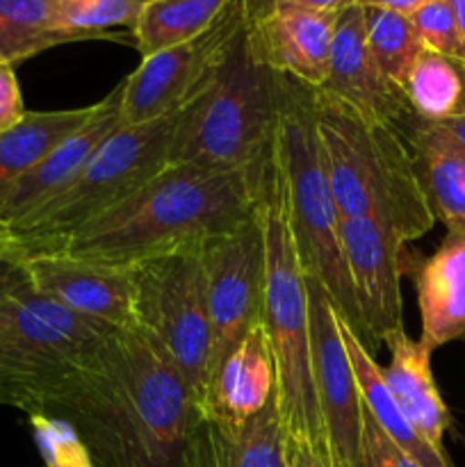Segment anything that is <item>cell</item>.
I'll return each mask as SVG.
<instances>
[{
  "label": "cell",
  "mask_w": 465,
  "mask_h": 467,
  "mask_svg": "<svg viewBox=\"0 0 465 467\" xmlns=\"http://www.w3.org/2000/svg\"><path fill=\"white\" fill-rule=\"evenodd\" d=\"M258 213L264 233V299L260 324L267 333L276 365L274 404L285 433L287 454L294 450L333 451L315 395L305 269L287 217L285 178L274 141L260 169Z\"/></svg>",
  "instance_id": "3"
},
{
  "label": "cell",
  "mask_w": 465,
  "mask_h": 467,
  "mask_svg": "<svg viewBox=\"0 0 465 467\" xmlns=\"http://www.w3.org/2000/svg\"><path fill=\"white\" fill-rule=\"evenodd\" d=\"M431 126H436L447 140H451L459 149L465 150V117L454 119V121H445V123H431Z\"/></svg>",
  "instance_id": "37"
},
{
  "label": "cell",
  "mask_w": 465,
  "mask_h": 467,
  "mask_svg": "<svg viewBox=\"0 0 465 467\" xmlns=\"http://www.w3.org/2000/svg\"><path fill=\"white\" fill-rule=\"evenodd\" d=\"M27 424L46 467H94L85 442L68 422L53 415L30 413Z\"/></svg>",
  "instance_id": "30"
},
{
  "label": "cell",
  "mask_w": 465,
  "mask_h": 467,
  "mask_svg": "<svg viewBox=\"0 0 465 467\" xmlns=\"http://www.w3.org/2000/svg\"><path fill=\"white\" fill-rule=\"evenodd\" d=\"M397 130L408 146L415 176L436 222L445 223L447 231H463L465 150L413 112L397 123Z\"/></svg>",
  "instance_id": "20"
},
{
  "label": "cell",
  "mask_w": 465,
  "mask_h": 467,
  "mask_svg": "<svg viewBox=\"0 0 465 467\" xmlns=\"http://www.w3.org/2000/svg\"><path fill=\"white\" fill-rule=\"evenodd\" d=\"M378 5H381L383 9H388V12L397 14V16H404V18H413L415 12H418L419 7H422L424 0H377Z\"/></svg>",
  "instance_id": "36"
},
{
  "label": "cell",
  "mask_w": 465,
  "mask_h": 467,
  "mask_svg": "<svg viewBox=\"0 0 465 467\" xmlns=\"http://www.w3.org/2000/svg\"><path fill=\"white\" fill-rule=\"evenodd\" d=\"M121 82L96 103V112L89 121L68 135L55 150H50L26 178L16 185L12 196L0 213V226L12 231L18 223L26 222L30 214L44 208L48 201L62 194L78 178V173L87 167L96 150L108 141L112 132L121 128Z\"/></svg>",
  "instance_id": "17"
},
{
  "label": "cell",
  "mask_w": 465,
  "mask_h": 467,
  "mask_svg": "<svg viewBox=\"0 0 465 467\" xmlns=\"http://www.w3.org/2000/svg\"><path fill=\"white\" fill-rule=\"evenodd\" d=\"M178 114L112 132L62 194L7 231L9 254L18 260L59 254L87 223L103 217L158 176L169 164Z\"/></svg>",
  "instance_id": "7"
},
{
  "label": "cell",
  "mask_w": 465,
  "mask_h": 467,
  "mask_svg": "<svg viewBox=\"0 0 465 467\" xmlns=\"http://www.w3.org/2000/svg\"><path fill=\"white\" fill-rule=\"evenodd\" d=\"M112 331L46 299L30 283L0 299V406L39 413Z\"/></svg>",
  "instance_id": "8"
},
{
  "label": "cell",
  "mask_w": 465,
  "mask_h": 467,
  "mask_svg": "<svg viewBox=\"0 0 465 467\" xmlns=\"http://www.w3.org/2000/svg\"><path fill=\"white\" fill-rule=\"evenodd\" d=\"M336 467H345V465H340V463H336Z\"/></svg>",
  "instance_id": "40"
},
{
  "label": "cell",
  "mask_w": 465,
  "mask_h": 467,
  "mask_svg": "<svg viewBox=\"0 0 465 467\" xmlns=\"http://www.w3.org/2000/svg\"><path fill=\"white\" fill-rule=\"evenodd\" d=\"M263 164L242 171L167 164L123 203L78 231L59 254L130 269L185 246L208 244L253 217Z\"/></svg>",
  "instance_id": "2"
},
{
  "label": "cell",
  "mask_w": 465,
  "mask_h": 467,
  "mask_svg": "<svg viewBox=\"0 0 465 467\" xmlns=\"http://www.w3.org/2000/svg\"><path fill=\"white\" fill-rule=\"evenodd\" d=\"M39 413L71 424L94 467H191L203 420L185 377L141 328L105 336Z\"/></svg>",
  "instance_id": "1"
},
{
  "label": "cell",
  "mask_w": 465,
  "mask_h": 467,
  "mask_svg": "<svg viewBox=\"0 0 465 467\" xmlns=\"http://www.w3.org/2000/svg\"><path fill=\"white\" fill-rule=\"evenodd\" d=\"M340 333L345 340L346 351H349L351 368H354L356 383H358L360 400H363L365 410L369 418L378 424L388 441L404 451L410 461H415L419 467H454L451 465L447 451L436 450L429 445L422 438V433L404 418L399 406L392 400L390 390H388L386 381H383V372L378 368L377 358L367 347L360 342V337L351 331L349 324L340 317Z\"/></svg>",
  "instance_id": "23"
},
{
  "label": "cell",
  "mask_w": 465,
  "mask_h": 467,
  "mask_svg": "<svg viewBox=\"0 0 465 467\" xmlns=\"http://www.w3.org/2000/svg\"><path fill=\"white\" fill-rule=\"evenodd\" d=\"M404 276L418 292L419 342L436 351L465 337V228L447 231L442 244L427 258L408 251Z\"/></svg>",
  "instance_id": "18"
},
{
  "label": "cell",
  "mask_w": 465,
  "mask_h": 467,
  "mask_svg": "<svg viewBox=\"0 0 465 467\" xmlns=\"http://www.w3.org/2000/svg\"><path fill=\"white\" fill-rule=\"evenodd\" d=\"M346 0H246V35L260 62L305 87L328 78L333 32Z\"/></svg>",
  "instance_id": "12"
},
{
  "label": "cell",
  "mask_w": 465,
  "mask_h": 467,
  "mask_svg": "<svg viewBox=\"0 0 465 467\" xmlns=\"http://www.w3.org/2000/svg\"><path fill=\"white\" fill-rule=\"evenodd\" d=\"M319 91L342 100L372 121L390 123L395 128L410 112L399 87L383 76L369 53L360 0L345 3L337 16L328 78Z\"/></svg>",
  "instance_id": "16"
},
{
  "label": "cell",
  "mask_w": 465,
  "mask_h": 467,
  "mask_svg": "<svg viewBox=\"0 0 465 467\" xmlns=\"http://www.w3.org/2000/svg\"><path fill=\"white\" fill-rule=\"evenodd\" d=\"M292 467H336L333 451H313V450H294L287 454Z\"/></svg>",
  "instance_id": "35"
},
{
  "label": "cell",
  "mask_w": 465,
  "mask_h": 467,
  "mask_svg": "<svg viewBox=\"0 0 465 467\" xmlns=\"http://www.w3.org/2000/svg\"><path fill=\"white\" fill-rule=\"evenodd\" d=\"M310 296V345H313V381L319 413L326 427L336 463L358 465L363 400L351 368L349 351L340 333V313L322 281L305 272Z\"/></svg>",
  "instance_id": "13"
},
{
  "label": "cell",
  "mask_w": 465,
  "mask_h": 467,
  "mask_svg": "<svg viewBox=\"0 0 465 467\" xmlns=\"http://www.w3.org/2000/svg\"><path fill=\"white\" fill-rule=\"evenodd\" d=\"M410 23L424 48L447 57L463 59V46H460L459 23L451 0H424Z\"/></svg>",
  "instance_id": "31"
},
{
  "label": "cell",
  "mask_w": 465,
  "mask_h": 467,
  "mask_svg": "<svg viewBox=\"0 0 465 467\" xmlns=\"http://www.w3.org/2000/svg\"><path fill=\"white\" fill-rule=\"evenodd\" d=\"M144 0H57L55 44L108 39L112 27L132 32Z\"/></svg>",
  "instance_id": "29"
},
{
  "label": "cell",
  "mask_w": 465,
  "mask_h": 467,
  "mask_svg": "<svg viewBox=\"0 0 465 467\" xmlns=\"http://www.w3.org/2000/svg\"><path fill=\"white\" fill-rule=\"evenodd\" d=\"M356 467H419L415 461L401 450H397L386 433L378 429V424L369 418L363 406V427H360V451L358 465Z\"/></svg>",
  "instance_id": "32"
},
{
  "label": "cell",
  "mask_w": 465,
  "mask_h": 467,
  "mask_svg": "<svg viewBox=\"0 0 465 467\" xmlns=\"http://www.w3.org/2000/svg\"><path fill=\"white\" fill-rule=\"evenodd\" d=\"M208 313L212 328L210 386L226 356L260 324L264 299V233L260 213L237 231L203 246ZM210 392V390H208Z\"/></svg>",
  "instance_id": "11"
},
{
  "label": "cell",
  "mask_w": 465,
  "mask_h": 467,
  "mask_svg": "<svg viewBox=\"0 0 465 467\" xmlns=\"http://www.w3.org/2000/svg\"><path fill=\"white\" fill-rule=\"evenodd\" d=\"M94 112L96 103L76 109H27L16 126L0 132V213L18 182L68 135L80 130Z\"/></svg>",
  "instance_id": "24"
},
{
  "label": "cell",
  "mask_w": 465,
  "mask_h": 467,
  "mask_svg": "<svg viewBox=\"0 0 465 467\" xmlns=\"http://www.w3.org/2000/svg\"><path fill=\"white\" fill-rule=\"evenodd\" d=\"M365 16V39L383 76L395 87L404 85L410 67L424 50L413 23L383 9L377 0H360Z\"/></svg>",
  "instance_id": "27"
},
{
  "label": "cell",
  "mask_w": 465,
  "mask_h": 467,
  "mask_svg": "<svg viewBox=\"0 0 465 467\" xmlns=\"http://www.w3.org/2000/svg\"><path fill=\"white\" fill-rule=\"evenodd\" d=\"M281 85L283 76L260 62L244 26L208 85L178 114L169 164L258 169L276 135Z\"/></svg>",
  "instance_id": "5"
},
{
  "label": "cell",
  "mask_w": 465,
  "mask_h": 467,
  "mask_svg": "<svg viewBox=\"0 0 465 467\" xmlns=\"http://www.w3.org/2000/svg\"><path fill=\"white\" fill-rule=\"evenodd\" d=\"M191 467H290L285 433L274 401L246 424H228L203 413Z\"/></svg>",
  "instance_id": "22"
},
{
  "label": "cell",
  "mask_w": 465,
  "mask_h": 467,
  "mask_svg": "<svg viewBox=\"0 0 465 467\" xmlns=\"http://www.w3.org/2000/svg\"><path fill=\"white\" fill-rule=\"evenodd\" d=\"M7 244H9L7 231H5V228L0 226V251H3V249H7Z\"/></svg>",
  "instance_id": "39"
},
{
  "label": "cell",
  "mask_w": 465,
  "mask_h": 467,
  "mask_svg": "<svg viewBox=\"0 0 465 467\" xmlns=\"http://www.w3.org/2000/svg\"><path fill=\"white\" fill-rule=\"evenodd\" d=\"M290 467H292V465H290Z\"/></svg>",
  "instance_id": "41"
},
{
  "label": "cell",
  "mask_w": 465,
  "mask_h": 467,
  "mask_svg": "<svg viewBox=\"0 0 465 467\" xmlns=\"http://www.w3.org/2000/svg\"><path fill=\"white\" fill-rule=\"evenodd\" d=\"M451 7H454L456 23H459L460 46H463V59H465V0H451Z\"/></svg>",
  "instance_id": "38"
},
{
  "label": "cell",
  "mask_w": 465,
  "mask_h": 467,
  "mask_svg": "<svg viewBox=\"0 0 465 467\" xmlns=\"http://www.w3.org/2000/svg\"><path fill=\"white\" fill-rule=\"evenodd\" d=\"M228 0H144L132 27V46L141 59L203 35L226 9Z\"/></svg>",
  "instance_id": "26"
},
{
  "label": "cell",
  "mask_w": 465,
  "mask_h": 467,
  "mask_svg": "<svg viewBox=\"0 0 465 467\" xmlns=\"http://www.w3.org/2000/svg\"><path fill=\"white\" fill-rule=\"evenodd\" d=\"M27 281V274L23 269V263L16 255L9 254V249L0 251V299L9 296L12 292H16L18 287H23Z\"/></svg>",
  "instance_id": "34"
},
{
  "label": "cell",
  "mask_w": 465,
  "mask_h": 467,
  "mask_svg": "<svg viewBox=\"0 0 465 467\" xmlns=\"http://www.w3.org/2000/svg\"><path fill=\"white\" fill-rule=\"evenodd\" d=\"M315 123L342 219H372L408 242L436 223L404 137L315 89Z\"/></svg>",
  "instance_id": "4"
},
{
  "label": "cell",
  "mask_w": 465,
  "mask_h": 467,
  "mask_svg": "<svg viewBox=\"0 0 465 467\" xmlns=\"http://www.w3.org/2000/svg\"><path fill=\"white\" fill-rule=\"evenodd\" d=\"M57 0H0V57L30 59L55 44Z\"/></svg>",
  "instance_id": "28"
},
{
  "label": "cell",
  "mask_w": 465,
  "mask_h": 467,
  "mask_svg": "<svg viewBox=\"0 0 465 467\" xmlns=\"http://www.w3.org/2000/svg\"><path fill=\"white\" fill-rule=\"evenodd\" d=\"M342 249L365 347L374 354L388 333L404 328L401 278L408 249L392 228L372 219H342Z\"/></svg>",
  "instance_id": "14"
},
{
  "label": "cell",
  "mask_w": 465,
  "mask_h": 467,
  "mask_svg": "<svg viewBox=\"0 0 465 467\" xmlns=\"http://www.w3.org/2000/svg\"><path fill=\"white\" fill-rule=\"evenodd\" d=\"M381 345L390 351V363L381 372L392 400L429 445L445 451L442 438L451 427V415L433 379V351L413 340L404 328L388 333Z\"/></svg>",
  "instance_id": "19"
},
{
  "label": "cell",
  "mask_w": 465,
  "mask_h": 467,
  "mask_svg": "<svg viewBox=\"0 0 465 467\" xmlns=\"http://www.w3.org/2000/svg\"><path fill=\"white\" fill-rule=\"evenodd\" d=\"M406 105L427 123L465 117V59L424 48L401 85Z\"/></svg>",
  "instance_id": "25"
},
{
  "label": "cell",
  "mask_w": 465,
  "mask_h": 467,
  "mask_svg": "<svg viewBox=\"0 0 465 467\" xmlns=\"http://www.w3.org/2000/svg\"><path fill=\"white\" fill-rule=\"evenodd\" d=\"M203 246H185L130 267L137 328L167 351L201 410L208 404L212 351Z\"/></svg>",
  "instance_id": "9"
},
{
  "label": "cell",
  "mask_w": 465,
  "mask_h": 467,
  "mask_svg": "<svg viewBox=\"0 0 465 467\" xmlns=\"http://www.w3.org/2000/svg\"><path fill=\"white\" fill-rule=\"evenodd\" d=\"M246 26V0H228L196 39L150 55L121 80V123L141 126L176 114L199 96Z\"/></svg>",
  "instance_id": "10"
},
{
  "label": "cell",
  "mask_w": 465,
  "mask_h": 467,
  "mask_svg": "<svg viewBox=\"0 0 465 467\" xmlns=\"http://www.w3.org/2000/svg\"><path fill=\"white\" fill-rule=\"evenodd\" d=\"M27 114L26 103H23L21 85L14 73V64L0 57V132L16 126Z\"/></svg>",
  "instance_id": "33"
},
{
  "label": "cell",
  "mask_w": 465,
  "mask_h": 467,
  "mask_svg": "<svg viewBox=\"0 0 465 467\" xmlns=\"http://www.w3.org/2000/svg\"><path fill=\"white\" fill-rule=\"evenodd\" d=\"M274 149L281 160L287 217L304 269L322 281L340 317L365 345L342 249V217L333 199L315 123V89L290 76H283Z\"/></svg>",
  "instance_id": "6"
},
{
  "label": "cell",
  "mask_w": 465,
  "mask_h": 467,
  "mask_svg": "<svg viewBox=\"0 0 465 467\" xmlns=\"http://www.w3.org/2000/svg\"><path fill=\"white\" fill-rule=\"evenodd\" d=\"M274 390L272 347L263 324H255L214 374L203 413L217 415L228 424H246L274 401Z\"/></svg>",
  "instance_id": "21"
},
{
  "label": "cell",
  "mask_w": 465,
  "mask_h": 467,
  "mask_svg": "<svg viewBox=\"0 0 465 467\" xmlns=\"http://www.w3.org/2000/svg\"><path fill=\"white\" fill-rule=\"evenodd\" d=\"M32 290L103 327L137 328L132 269L87 263L67 254L21 258Z\"/></svg>",
  "instance_id": "15"
}]
</instances>
